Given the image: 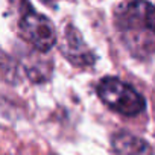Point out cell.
<instances>
[{"instance_id":"cell-1","label":"cell","mask_w":155,"mask_h":155,"mask_svg":"<svg viewBox=\"0 0 155 155\" xmlns=\"http://www.w3.org/2000/svg\"><path fill=\"white\" fill-rule=\"evenodd\" d=\"M116 29L128 52L138 59H149L155 47L153 6L146 0H134L117 8Z\"/></svg>"},{"instance_id":"cell-2","label":"cell","mask_w":155,"mask_h":155,"mask_svg":"<svg viewBox=\"0 0 155 155\" xmlns=\"http://www.w3.org/2000/svg\"><path fill=\"white\" fill-rule=\"evenodd\" d=\"M97 94L110 110L126 117L138 116L146 107L144 97L134 87L113 76L101 79L97 84Z\"/></svg>"},{"instance_id":"cell-3","label":"cell","mask_w":155,"mask_h":155,"mask_svg":"<svg viewBox=\"0 0 155 155\" xmlns=\"http://www.w3.org/2000/svg\"><path fill=\"white\" fill-rule=\"evenodd\" d=\"M18 29L23 40L40 52H47L56 44V29L53 23L35 11H29L21 17Z\"/></svg>"},{"instance_id":"cell-4","label":"cell","mask_w":155,"mask_h":155,"mask_svg":"<svg viewBox=\"0 0 155 155\" xmlns=\"http://www.w3.org/2000/svg\"><path fill=\"white\" fill-rule=\"evenodd\" d=\"M61 52L76 67H88L93 65L96 61L94 53L85 44L81 32L71 25L65 28L62 43H61Z\"/></svg>"},{"instance_id":"cell-5","label":"cell","mask_w":155,"mask_h":155,"mask_svg":"<svg viewBox=\"0 0 155 155\" xmlns=\"http://www.w3.org/2000/svg\"><path fill=\"white\" fill-rule=\"evenodd\" d=\"M111 143L117 155H153V150L147 141L126 131L114 134Z\"/></svg>"}]
</instances>
